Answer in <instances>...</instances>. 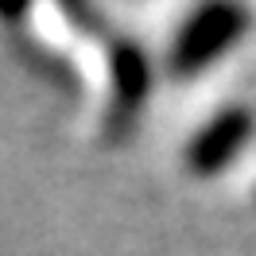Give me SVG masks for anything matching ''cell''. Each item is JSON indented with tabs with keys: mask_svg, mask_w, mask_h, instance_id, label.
Wrapping results in <instances>:
<instances>
[{
	"mask_svg": "<svg viewBox=\"0 0 256 256\" xmlns=\"http://www.w3.org/2000/svg\"><path fill=\"white\" fill-rule=\"evenodd\" d=\"M109 86H112V105L120 116H136L152 97V62L132 39L109 43Z\"/></svg>",
	"mask_w": 256,
	"mask_h": 256,
	"instance_id": "3957f363",
	"label": "cell"
},
{
	"mask_svg": "<svg viewBox=\"0 0 256 256\" xmlns=\"http://www.w3.org/2000/svg\"><path fill=\"white\" fill-rule=\"evenodd\" d=\"M62 4V12H66V20L78 28V32H86V35H101V16H97V8L90 4V0H58Z\"/></svg>",
	"mask_w": 256,
	"mask_h": 256,
	"instance_id": "277c9868",
	"label": "cell"
},
{
	"mask_svg": "<svg viewBox=\"0 0 256 256\" xmlns=\"http://www.w3.org/2000/svg\"><path fill=\"white\" fill-rule=\"evenodd\" d=\"M35 0H0V20H20Z\"/></svg>",
	"mask_w": 256,
	"mask_h": 256,
	"instance_id": "5b68a950",
	"label": "cell"
},
{
	"mask_svg": "<svg viewBox=\"0 0 256 256\" xmlns=\"http://www.w3.org/2000/svg\"><path fill=\"white\" fill-rule=\"evenodd\" d=\"M252 128H256V116L244 105H229V109L214 112L206 124L190 136V144H186V167H190V175L210 178L218 171H225L244 152V144L252 140Z\"/></svg>",
	"mask_w": 256,
	"mask_h": 256,
	"instance_id": "7a4b0ae2",
	"label": "cell"
},
{
	"mask_svg": "<svg viewBox=\"0 0 256 256\" xmlns=\"http://www.w3.org/2000/svg\"><path fill=\"white\" fill-rule=\"evenodd\" d=\"M244 32H248V8H240L237 0H202L171 39L167 70L175 78H194L210 70L229 47H237Z\"/></svg>",
	"mask_w": 256,
	"mask_h": 256,
	"instance_id": "6da1fadb",
	"label": "cell"
}]
</instances>
